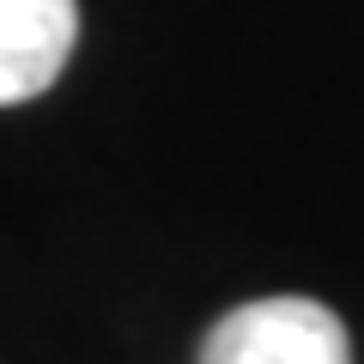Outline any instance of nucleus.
<instances>
[{
    "mask_svg": "<svg viewBox=\"0 0 364 364\" xmlns=\"http://www.w3.org/2000/svg\"><path fill=\"white\" fill-rule=\"evenodd\" d=\"M200 364H352V340L316 298H255L207 328Z\"/></svg>",
    "mask_w": 364,
    "mask_h": 364,
    "instance_id": "1",
    "label": "nucleus"
},
{
    "mask_svg": "<svg viewBox=\"0 0 364 364\" xmlns=\"http://www.w3.org/2000/svg\"><path fill=\"white\" fill-rule=\"evenodd\" d=\"M79 43V0H0V109L55 85Z\"/></svg>",
    "mask_w": 364,
    "mask_h": 364,
    "instance_id": "2",
    "label": "nucleus"
}]
</instances>
